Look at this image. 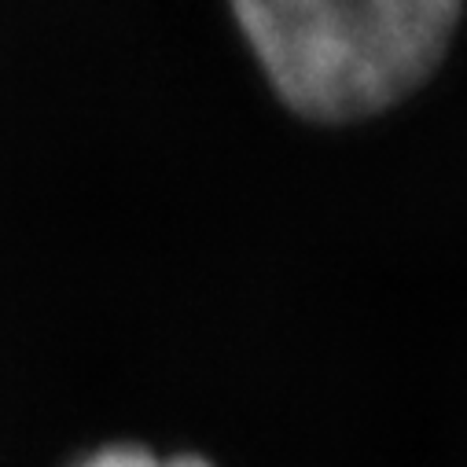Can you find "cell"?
Segmentation results:
<instances>
[{
  "label": "cell",
  "instance_id": "obj_1",
  "mask_svg": "<svg viewBox=\"0 0 467 467\" xmlns=\"http://www.w3.org/2000/svg\"><path fill=\"white\" fill-rule=\"evenodd\" d=\"M262 67L306 114L354 119L390 103L445 48L452 0H244Z\"/></svg>",
  "mask_w": 467,
  "mask_h": 467
},
{
  "label": "cell",
  "instance_id": "obj_2",
  "mask_svg": "<svg viewBox=\"0 0 467 467\" xmlns=\"http://www.w3.org/2000/svg\"><path fill=\"white\" fill-rule=\"evenodd\" d=\"M81 467H210V463L199 456H155L137 445H110L92 460H85Z\"/></svg>",
  "mask_w": 467,
  "mask_h": 467
}]
</instances>
